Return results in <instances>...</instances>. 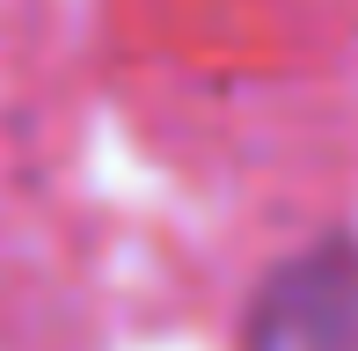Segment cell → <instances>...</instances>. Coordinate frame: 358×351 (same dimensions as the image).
<instances>
[{"mask_svg":"<svg viewBox=\"0 0 358 351\" xmlns=\"http://www.w3.org/2000/svg\"><path fill=\"white\" fill-rule=\"evenodd\" d=\"M351 278L336 257H315L292 271L285 293H271L264 322H256V351H322L315 344V322H351Z\"/></svg>","mask_w":358,"mask_h":351,"instance_id":"obj_1","label":"cell"}]
</instances>
